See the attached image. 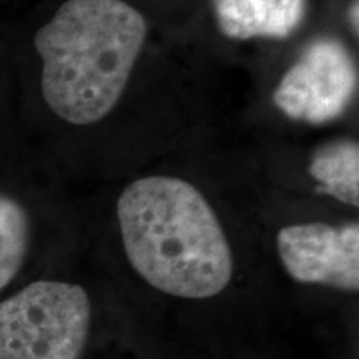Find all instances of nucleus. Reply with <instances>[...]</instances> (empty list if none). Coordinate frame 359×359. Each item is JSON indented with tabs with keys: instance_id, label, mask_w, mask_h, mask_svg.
Instances as JSON below:
<instances>
[{
	"instance_id": "nucleus-9",
	"label": "nucleus",
	"mask_w": 359,
	"mask_h": 359,
	"mask_svg": "<svg viewBox=\"0 0 359 359\" xmlns=\"http://www.w3.org/2000/svg\"><path fill=\"white\" fill-rule=\"evenodd\" d=\"M358 12H359V7H358V0H353L351 6L348 8V19H349V25H351L353 32L358 35L359 32V20H358Z\"/></svg>"
},
{
	"instance_id": "nucleus-7",
	"label": "nucleus",
	"mask_w": 359,
	"mask_h": 359,
	"mask_svg": "<svg viewBox=\"0 0 359 359\" xmlns=\"http://www.w3.org/2000/svg\"><path fill=\"white\" fill-rule=\"evenodd\" d=\"M308 172L320 183L318 190L359 206V145L354 140H336L314 151Z\"/></svg>"
},
{
	"instance_id": "nucleus-2",
	"label": "nucleus",
	"mask_w": 359,
	"mask_h": 359,
	"mask_svg": "<svg viewBox=\"0 0 359 359\" xmlns=\"http://www.w3.org/2000/svg\"><path fill=\"white\" fill-rule=\"evenodd\" d=\"M148 34L123 0H67L35 34L42 95L58 118L92 125L122 98Z\"/></svg>"
},
{
	"instance_id": "nucleus-6",
	"label": "nucleus",
	"mask_w": 359,
	"mask_h": 359,
	"mask_svg": "<svg viewBox=\"0 0 359 359\" xmlns=\"http://www.w3.org/2000/svg\"><path fill=\"white\" fill-rule=\"evenodd\" d=\"M224 37L286 39L302 25L306 0H213Z\"/></svg>"
},
{
	"instance_id": "nucleus-3",
	"label": "nucleus",
	"mask_w": 359,
	"mask_h": 359,
	"mask_svg": "<svg viewBox=\"0 0 359 359\" xmlns=\"http://www.w3.org/2000/svg\"><path fill=\"white\" fill-rule=\"evenodd\" d=\"M88 327L82 286L35 281L0 303V359H79Z\"/></svg>"
},
{
	"instance_id": "nucleus-5",
	"label": "nucleus",
	"mask_w": 359,
	"mask_h": 359,
	"mask_svg": "<svg viewBox=\"0 0 359 359\" xmlns=\"http://www.w3.org/2000/svg\"><path fill=\"white\" fill-rule=\"evenodd\" d=\"M278 255L288 275L304 285L359 290V224L298 223L281 228Z\"/></svg>"
},
{
	"instance_id": "nucleus-4",
	"label": "nucleus",
	"mask_w": 359,
	"mask_h": 359,
	"mask_svg": "<svg viewBox=\"0 0 359 359\" xmlns=\"http://www.w3.org/2000/svg\"><path fill=\"white\" fill-rule=\"evenodd\" d=\"M356 90L358 69L346 45L318 39L285 72L273 102L294 122L323 125L349 109Z\"/></svg>"
},
{
	"instance_id": "nucleus-1",
	"label": "nucleus",
	"mask_w": 359,
	"mask_h": 359,
	"mask_svg": "<svg viewBox=\"0 0 359 359\" xmlns=\"http://www.w3.org/2000/svg\"><path fill=\"white\" fill-rule=\"evenodd\" d=\"M116 217L130 264L161 293L206 299L230 285L235 264L226 233L187 180H135L120 195Z\"/></svg>"
},
{
	"instance_id": "nucleus-8",
	"label": "nucleus",
	"mask_w": 359,
	"mask_h": 359,
	"mask_svg": "<svg viewBox=\"0 0 359 359\" xmlns=\"http://www.w3.org/2000/svg\"><path fill=\"white\" fill-rule=\"evenodd\" d=\"M30 243V219L25 208L0 195V290L20 271Z\"/></svg>"
}]
</instances>
